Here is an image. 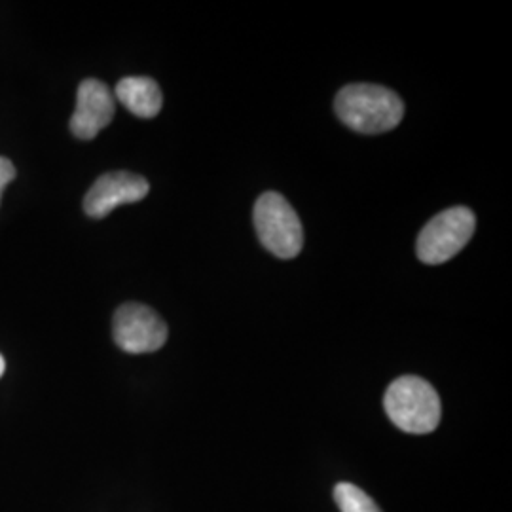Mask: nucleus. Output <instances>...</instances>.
<instances>
[{"label": "nucleus", "mask_w": 512, "mask_h": 512, "mask_svg": "<svg viewBox=\"0 0 512 512\" xmlns=\"http://www.w3.org/2000/svg\"><path fill=\"white\" fill-rule=\"evenodd\" d=\"M148 190H150L148 181L141 175L128 173V171L107 173L99 177L90 188V192L86 194L84 211L92 219H103L118 205L141 202L143 198H147Z\"/></svg>", "instance_id": "obj_6"}, {"label": "nucleus", "mask_w": 512, "mask_h": 512, "mask_svg": "<svg viewBox=\"0 0 512 512\" xmlns=\"http://www.w3.org/2000/svg\"><path fill=\"white\" fill-rule=\"evenodd\" d=\"M4 370H6V363H4V357L0 355V378H2V374H4Z\"/></svg>", "instance_id": "obj_11"}, {"label": "nucleus", "mask_w": 512, "mask_h": 512, "mask_svg": "<svg viewBox=\"0 0 512 512\" xmlns=\"http://www.w3.org/2000/svg\"><path fill=\"white\" fill-rule=\"evenodd\" d=\"M384 408L389 420L410 435L433 433L442 414L439 393L418 376H403L389 385Z\"/></svg>", "instance_id": "obj_2"}, {"label": "nucleus", "mask_w": 512, "mask_h": 512, "mask_svg": "<svg viewBox=\"0 0 512 512\" xmlns=\"http://www.w3.org/2000/svg\"><path fill=\"white\" fill-rule=\"evenodd\" d=\"M475 213L463 205L446 209L429 220L416 243L423 264L437 266L452 260L475 234Z\"/></svg>", "instance_id": "obj_4"}, {"label": "nucleus", "mask_w": 512, "mask_h": 512, "mask_svg": "<svg viewBox=\"0 0 512 512\" xmlns=\"http://www.w3.org/2000/svg\"><path fill=\"white\" fill-rule=\"evenodd\" d=\"M334 110L349 129L365 135L391 131L404 116L403 99L376 84H349L342 88L336 95Z\"/></svg>", "instance_id": "obj_1"}, {"label": "nucleus", "mask_w": 512, "mask_h": 512, "mask_svg": "<svg viewBox=\"0 0 512 512\" xmlns=\"http://www.w3.org/2000/svg\"><path fill=\"white\" fill-rule=\"evenodd\" d=\"M255 228L260 243L279 258L300 255L304 230L293 205L277 192L262 194L255 205Z\"/></svg>", "instance_id": "obj_3"}, {"label": "nucleus", "mask_w": 512, "mask_h": 512, "mask_svg": "<svg viewBox=\"0 0 512 512\" xmlns=\"http://www.w3.org/2000/svg\"><path fill=\"white\" fill-rule=\"evenodd\" d=\"M334 501L342 512H382L370 495L349 482H340L334 488Z\"/></svg>", "instance_id": "obj_9"}, {"label": "nucleus", "mask_w": 512, "mask_h": 512, "mask_svg": "<svg viewBox=\"0 0 512 512\" xmlns=\"http://www.w3.org/2000/svg\"><path fill=\"white\" fill-rule=\"evenodd\" d=\"M16 179V167L8 160L0 156V198H2V190L6 188V184L12 183Z\"/></svg>", "instance_id": "obj_10"}, {"label": "nucleus", "mask_w": 512, "mask_h": 512, "mask_svg": "<svg viewBox=\"0 0 512 512\" xmlns=\"http://www.w3.org/2000/svg\"><path fill=\"white\" fill-rule=\"evenodd\" d=\"M114 97L109 88L99 80H84L78 88L76 110L71 118L74 137L90 141L99 131L107 128L114 118Z\"/></svg>", "instance_id": "obj_7"}, {"label": "nucleus", "mask_w": 512, "mask_h": 512, "mask_svg": "<svg viewBox=\"0 0 512 512\" xmlns=\"http://www.w3.org/2000/svg\"><path fill=\"white\" fill-rule=\"evenodd\" d=\"M116 99L139 118H154L162 110L164 97L160 86L147 76H128L118 82Z\"/></svg>", "instance_id": "obj_8"}, {"label": "nucleus", "mask_w": 512, "mask_h": 512, "mask_svg": "<svg viewBox=\"0 0 512 512\" xmlns=\"http://www.w3.org/2000/svg\"><path fill=\"white\" fill-rule=\"evenodd\" d=\"M112 334L118 348L126 353L141 355L158 351L164 346L167 342V325L156 311L131 302L116 311Z\"/></svg>", "instance_id": "obj_5"}]
</instances>
